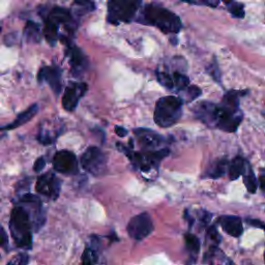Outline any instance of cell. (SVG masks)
I'll return each mask as SVG.
<instances>
[{
	"label": "cell",
	"instance_id": "6da1fadb",
	"mask_svg": "<svg viewBox=\"0 0 265 265\" xmlns=\"http://www.w3.org/2000/svg\"><path fill=\"white\" fill-rule=\"evenodd\" d=\"M243 94L241 91H228L220 105H217L215 113V126L227 132L235 131L241 120L242 113L239 109V97Z\"/></svg>",
	"mask_w": 265,
	"mask_h": 265
},
{
	"label": "cell",
	"instance_id": "7a4b0ae2",
	"mask_svg": "<svg viewBox=\"0 0 265 265\" xmlns=\"http://www.w3.org/2000/svg\"><path fill=\"white\" fill-rule=\"evenodd\" d=\"M137 22L155 26L164 33H178L182 28L179 17L158 5H147L140 13Z\"/></svg>",
	"mask_w": 265,
	"mask_h": 265
},
{
	"label": "cell",
	"instance_id": "3957f363",
	"mask_svg": "<svg viewBox=\"0 0 265 265\" xmlns=\"http://www.w3.org/2000/svg\"><path fill=\"white\" fill-rule=\"evenodd\" d=\"M33 223L29 212L21 204L16 205L11 212L10 231L16 245L25 250L31 248Z\"/></svg>",
	"mask_w": 265,
	"mask_h": 265
},
{
	"label": "cell",
	"instance_id": "277c9868",
	"mask_svg": "<svg viewBox=\"0 0 265 265\" xmlns=\"http://www.w3.org/2000/svg\"><path fill=\"white\" fill-rule=\"evenodd\" d=\"M184 99L177 96H165L157 102L155 109V121L161 127L174 125L182 115Z\"/></svg>",
	"mask_w": 265,
	"mask_h": 265
},
{
	"label": "cell",
	"instance_id": "5b68a950",
	"mask_svg": "<svg viewBox=\"0 0 265 265\" xmlns=\"http://www.w3.org/2000/svg\"><path fill=\"white\" fill-rule=\"evenodd\" d=\"M61 25L68 27L71 31H74L76 25L74 17L69 10L63 8H53L49 12L45 19L44 35L49 44L54 45L58 39H60L59 28Z\"/></svg>",
	"mask_w": 265,
	"mask_h": 265
},
{
	"label": "cell",
	"instance_id": "8992f818",
	"mask_svg": "<svg viewBox=\"0 0 265 265\" xmlns=\"http://www.w3.org/2000/svg\"><path fill=\"white\" fill-rule=\"evenodd\" d=\"M117 147L119 151L124 153L136 168L143 172H148L154 168H158L161 161L170 153L168 148H162L158 151H146L144 153H134L131 148L124 146L122 143H117Z\"/></svg>",
	"mask_w": 265,
	"mask_h": 265
},
{
	"label": "cell",
	"instance_id": "52a82bcc",
	"mask_svg": "<svg viewBox=\"0 0 265 265\" xmlns=\"http://www.w3.org/2000/svg\"><path fill=\"white\" fill-rule=\"evenodd\" d=\"M142 0H109L108 22L113 25L129 23L135 18Z\"/></svg>",
	"mask_w": 265,
	"mask_h": 265
},
{
	"label": "cell",
	"instance_id": "ba28073f",
	"mask_svg": "<svg viewBox=\"0 0 265 265\" xmlns=\"http://www.w3.org/2000/svg\"><path fill=\"white\" fill-rule=\"evenodd\" d=\"M81 164L82 167L88 173L94 176H99L106 172L107 158L98 147L90 146L82 155Z\"/></svg>",
	"mask_w": 265,
	"mask_h": 265
},
{
	"label": "cell",
	"instance_id": "9c48e42d",
	"mask_svg": "<svg viewBox=\"0 0 265 265\" xmlns=\"http://www.w3.org/2000/svg\"><path fill=\"white\" fill-rule=\"evenodd\" d=\"M154 230L153 220L147 212H142L131 218L127 225V233L135 240L146 238Z\"/></svg>",
	"mask_w": 265,
	"mask_h": 265
},
{
	"label": "cell",
	"instance_id": "30bf717a",
	"mask_svg": "<svg viewBox=\"0 0 265 265\" xmlns=\"http://www.w3.org/2000/svg\"><path fill=\"white\" fill-rule=\"evenodd\" d=\"M60 189H61V180L58 179L57 176L51 172H47L38 178L36 191L39 194L46 196L47 198L52 199V200H56V199L59 197Z\"/></svg>",
	"mask_w": 265,
	"mask_h": 265
},
{
	"label": "cell",
	"instance_id": "8fae6325",
	"mask_svg": "<svg viewBox=\"0 0 265 265\" xmlns=\"http://www.w3.org/2000/svg\"><path fill=\"white\" fill-rule=\"evenodd\" d=\"M19 203L22 206H24L25 209L28 208L32 210L28 212L30 214V218L32 220L35 230L38 231L45 223V214L40 198L31 194H24L19 199Z\"/></svg>",
	"mask_w": 265,
	"mask_h": 265
},
{
	"label": "cell",
	"instance_id": "7c38bea8",
	"mask_svg": "<svg viewBox=\"0 0 265 265\" xmlns=\"http://www.w3.org/2000/svg\"><path fill=\"white\" fill-rule=\"evenodd\" d=\"M86 91L87 85L85 83L71 82L68 87L65 88V91L62 96L63 108L69 112L74 111L77 108L81 97L84 96Z\"/></svg>",
	"mask_w": 265,
	"mask_h": 265
},
{
	"label": "cell",
	"instance_id": "4fadbf2b",
	"mask_svg": "<svg viewBox=\"0 0 265 265\" xmlns=\"http://www.w3.org/2000/svg\"><path fill=\"white\" fill-rule=\"evenodd\" d=\"M54 169L64 175L78 173V161L76 156L69 151H60L53 158Z\"/></svg>",
	"mask_w": 265,
	"mask_h": 265
},
{
	"label": "cell",
	"instance_id": "5bb4252c",
	"mask_svg": "<svg viewBox=\"0 0 265 265\" xmlns=\"http://www.w3.org/2000/svg\"><path fill=\"white\" fill-rule=\"evenodd\" d=\"M136 138L145 151H158V148L166 142L165 138L155 130L148 128H136L134 130Z\"/></svg>",
	"mask_w": 265,
	"mask_h": 265
},
{
	"label": "cell",
	"instance_id": "9a60e30c",
	"mask_svg": "<svg viewBox=\"0 0 265 265\" xmlns=\"http://www.w3.org/2000/svg\"><path fill=\"white\" fill-rule=\"evenodd\" d=\"M61 70L59 66H44L38 74L40 83L47 82L52 90L59 94L61 91Z\"/></svg>",
	"mask_w": 265,
	"mask_h": 265
},
{
	"label": "cell",
	"instance_id": "2e32d148",
	"mask_svg": "<svg viewBox=\"0 0 265 265\" xmlns=\"http://www.w3.org/2000/svg\"><path fill=\"white\" fill-rule=\"evenodd\" d=\"M68 56L70 58L73 76L80 77L88 68V60L81 50L76 46H69Z\"/></svg>",
	"mask_w": 265,
	"mask_h": 265
},
{
	"label": "cell",
	"instance_id": "e0dca14e",
	"mask_svg": "<svg viewBox=\"0 0 265 265\" xmlns=\"http://www.w3.org/2000/svg\"><path fill=\"white\" fill-rule=\"evenodd\" d=\"M196 117L208 126H215V113L217 105L210 102H201L193 108Z\"/></svg>",
	"mask_w": 265,
	"mask_h": 265
},
{
	"label": "cell",
	"instance_id": "ac0fdd59",
	"mask_svg": "<svg viewBox=\"0 0 265 265\" xmlns=\"http://www.w3.org/2000/svg\"><path fill=\"white\" fill-rule=\"evenodd\" d=\"M219 224L227 234L233 237H239L243 232L241 219L236 215H223L219 218Z\"/></svg>",
	"mask_w": 265,
	"mask_h": 265
},
{
	"label": "cell",
	"instance_id": "d6986e66",
	"mask_svg": "<svg viewBox=\"0 0 265 265\" xmlns=\"http://www.w3.org/2000/svg\"><path fill=\"white\" fill-rule=\"evenodd\" d=\"M39 111V106L37 104H33L31 105L28 109H26L25 111H23L22 113H20L18 116H17L16 119L3 127V129H14V128H17V127H19L21 125H23L24 123L28 122L33 116H35Z\"/></svg>",
	"mask_w": 265,
	"mask_h": 265
},
{
	"label": "cell",
	"instance_id": "ffe728a7",
	"mask_svg": "<svg viewBox=\"0 0 265 265\" xmlns=\"http://www.w3.org/2000/svg\"><path fill=\"white\" fill-rule=\"evenodd\" d=\"M227 167H228V161L226 159H220L214 161L207 168L205 172V176L209 178L222 177L226 173Z\"/></svg>",
	"mask_w": 265,
	"mask_h": 265
},
{
	"label": "cell",
	"instance_id": "44dd1931",
	"mask_svg": "<svg viewBox=\"0 0 265 265\" xmlns=\"http://www.w3.org/2000/svg\"><path fill=\"white\" fill-rule=\"evenodd\" d=\"M24 38L29 43H39L41 41V28L38 23L27 21L24 27Z\"/></svg>",
	"mask_w": 265,
	"mask_h": 265
},
{
	"label": "cell",
	"instance_id": "7402d4cb",
	"mask_svg": "<svg viewBox=\"0 0 265 265\" xmlns=\"http://www.w3.org/2000/svg\"><path fill=\"white\" fill-rule=\"evenodd\" d=\"M247 163L240 157H236L229 166V177L231 180L237 179L245 171Z\"/></svg>",
	"mask_w": 265,
	"mask_h": 265
},
{
	"label": "cell",
	"instance_id": "603a6c76",
	"mask_svg": "<svg viewBox=\"0 0 265 265\" xmlns=\"http://www.w3.org/2000/svg\"><path fill=\"white\" fill-rule=\"evenodd\" d=\"M185 241L188 252L191 254V256H193L194 260H196V256L200 251V241H199L196 235L190 233V232L185 234Z\"/></svg>",
	"mask_w": 265,
	"mask_h": 265
},
{
	"label": "cell",
	"instance_id": "cb8c5ba5",
	"mask_svg": "<svg viewBox=\"0 0 265 265\" xmlns=\"http://www.w3.org/2000/svg\"><path fill=\"white\" fill-rule=\"evenodd\" d=\"M75 15L82 16L95 10V4L93 0H74Z\"/></svg>",
	"mask_w": 265,
	"mask_h": 265
},
{
	"label": "cell",
	"instance_id": "d4e9b609",
	"mask_svg": "<svg viewBox=\"0 0 265 265\" xmlns=\"http://www.w3.org/2000/svg\"><path fill=\"white\" fill-rule=\"evenodd\" d=\"M243 182L246 187V190L250 193H255L257 190V179L251 168L250 165H246L245 171L243 173Z\"/></svg>",
	"mask_w": 265,
	"mask_h": 265
},
{
	"label": "cell",
	"instance_id": "484cf974",
	"mask_svg": "<svg viewBox=\"0 0 265 265\" xmlns=\"http://www.w3.org/2000/svg\"><path fill=\"white\" fill-rule=\"evenodd\" d=\"M157 79L160 82V84L164 86L165 88H167L169 90H174V80H173L172 74H169L167 72L158 71Z\"/></svg>",
	"mask_w": 265,
	"mask_h": 265
},
{
	"label": "cell",
	"instance_id": "4316f807",
	"mask_svg": "<svg viewBox=\"0 0 265 265\" xmlns=\"http://www.w3.org/2000/svg\"><path fill=\"white\" fill-rule=\"evenodd\" d=\"M81 260V265H95L97 263V254L93 246L85 248V251L83 252Z\"/></svg>",
	"mask_w": 265,
	"mask_h": 265
},
{
	"label": "cell",
	"instance_id": "83f0119b",
	"mask_svg": "<svg viewBox=\"0 0 265 265\" xmlns=\"http://www.w3.org/2000/svg\"><path fill=\"white\" fill-rule=\"evenodd\" d=\"M184 92V97L186 99V102H193L194 99L199 97L201 95V89L195 86V85H189L186 89L182 90Z\"/></svg>",
	"mask_w": 265,
	"mask_h": 265
},
{
	"label": "cell",
	"instance_id": "f1b7e54d",
	"mask_svg": "<svg viewBox=\"0 0 265 265\" xmlns=\"http://www.w3.org/2000/svg\"><path fill=\"white\" fill-rule=\"evenodd\" d=\"M228 11L229 13L235 17V18H243L245 13H244V8L241 4H238V3H232L230 5H228Z\"/></svg>",
	"mask_w": 265,
	"mask_h": 265
},
{
	"label": "cell",
	"instance_id": "f546056e",
	"mask_svg": "<svg viewBox=\"0 0 265 265\" xmlns=\"http://www.w3.org/2000/svg\"><path fill=\"white\" fill-rule=\"evenodd\" d=\"M29 260L27 253H19L15 255L7 265H27Z\"/></svg>",
	"mask_w": 265,
	"mask_h": 265
},
{
	"label": "cell",
	"instance_id": "4dcf8cb0",
	"mask_svg": "<svg viewBox=\"0 0 265 265\" xmlns=\"http://www.w3.org/2000/svg\"><path fill=\"white\" fill-rule=\"evenodd\" d=\"M206 236L208 237V239H210L213 243L214 246H217L220 242H221V236L219 234L218 230L215 229L214 226H211L207 229V232H206Z\"/></svg>",
	"mask_w": 265,
	"mask_h": 265
},
{
	"label": "cell",
	"instance_id": "1f68e13d",
	"mask_svg": "<svg viewBox=\"0 0 265 265\" xmlns=\"http://www.w3.org/2000/svg\"><path fill=\"white\" fill-rule=\"evenodd\" d=\"M206 71L210 74V76H211L215 81L221 82V75H220V70H219V66H218L217 61L213 60V62L207 66Z\"/></svg>",
	"mask_w": 265,
	"mask_h": 265
},
{
	"label": "cell",
	"instance_id": "d6a6232c",
	"mask_svg": "<svg viewBox=\"0 0 265 265\" xmlns=\"http://www.w3.org/2000/svg\"><path fill=\"white\" fill-rule=\"evenodd\" d=\"M46 166V161L44 158H39L36 163H35V166H33V169H35L36 172H40L42 171Z\"/></svg>",
	"mask_w": 265,
	"mask_h": 265
},
{
	"label": "cell",
	"instance_id": "836d02e7",
	"mask_svg": "<svg viewBox=\"0 0 265 265\" xmlns=\"http://www.w3.org/2000/svg\"><path fill=\"white\" fill-rule=\"evenodd\" d=\"M246 223L248 225L251 226H254V227H258L260 229H263L265 231V223H263L262 221L260 220H256V219H247L246 220Z\"/></svg>",
	"mask_w": 265,
	"mask_h": 265
},
{
	"label": "cell",
	"instance_id": "e575fe53",
	"mask_svg": "<svg viewBox=\"0 0 265 265\" xmlns=\"http://www.w3.org/2000/svg\"><path fill=\"white\" fill-rule=\"evenodd\" d=\"M259 185H260V189L262 190V192L265 193V169H261L260 170Z\"/></svg>",
	"mask_w": 265,
	"mask_h": 265
},
{
	"label": "cell",
	"instance_id": "d590c367",
	"mask_svg": "<svg viewBox=\"0 0 265 265\" xmlns=\"http://www.w3.org/2000/svg\"><path fill=\"white\" fill-rule=\"evenodd\" d=\"M0 244H2L3 248H5V250H8L9 239H8V235L6 233V230L4 228H2V242H0Z\"/></svg>",
	"mask_w": 265,
	"mask_h": 265
},
{
	"label": "cell",
	"instance_id": "8d00e7d4",
	"mask_svg": "<svg viewBox=\"0 0 265 265\" xmlns=\"http://www.w3.org/2000/svg\"><path fill=\"white\" fill-rule=\"evenodd\" d=\"M115 132H116V134H117L119 137H125V136L127 135V130H126L124 127L119 126V125L115 126Z\"/></svg>",
	"mask_w": 265,
	"mask_h": 265
},
{
	"label": "cell",
	"instance_id": "74e56055",
	"mask_svg": "<svg viewBox=\"0 0 265 265\" xmlns=\"http://www.w3.org/2000/svg\"><path fill=\"white\" fill-rule=\"evenodd\" d=\"M201 2L203 4H205L206 6H208V7L215 8V7L219 6V2H220V0H201Z\"/></svg>",
	"mask_w": 265,
	"mask_h": 265
},
{
	"label": "cell",
	"instance_id": "f35d334b",
	"mask_svg": "<svg viewBox=\"0 0 265 265\" xmlns=\"http://www.w3.org/2000/svg\"><path fill=\"white\" fill-rule=\"evenodd\" d=\"M222 2H223L224 4H226V5H230V4H232V3H234V0H222Z\"/></svg>",
	"mask_w": 265,
	"mask_h": 265
},
{
	"label": "cell",
	"instance_id": "ab89813d",
	"mask_svg": "<svg viewBox=\"0 0 265 265\" xmlns=\"http://www.w3.org/2000/svg\"><path fill=\"white\" fill-rule=\"evenodd\" d=\"M182 2L188 3V4H194V0H182Z\"/></svg>",
	"mask_w": 265,
	"mask_h": 265
},
{
	"label": "cell",
	"instance_id": "60d3db41",
	"mask_svg": "<svg viewBox=\"0 0 265 265\" xmlns=\"http://www.w3.org/2000/svg\"><path fill=\"white\" fill-rule=\"evenodd\" d=\"M264 258H265V254H264Z\"/></svg>",
	"mask_w": 265,
	"mask_h": 265
}]
</instances>
